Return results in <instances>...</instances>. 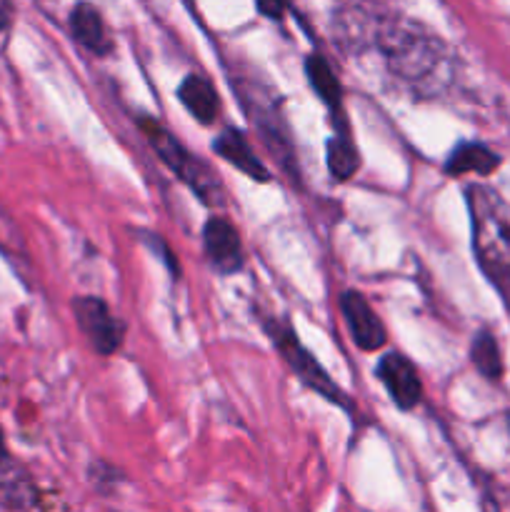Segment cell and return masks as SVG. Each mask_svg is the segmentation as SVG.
<instances>
[{
    "label": "cell",
    "mask_w": 510,
    "mask_h": 512,
    "mask_svg": "<svg viewBox=\"0 0 510 512\" xmlns=\"http://www.w3.org/2000/svg\"><path fill=\"white\" fill-rule=\"evenodd\" d=\"M375 375H378L380 383L385 385V390H388L390 398H393V403L400 410H413L420 403V398H423V383H420L418 370H415V365L405 355H383L378 360Z\"/></svg>",
    "instance_id": "cell-6"
},
{
    "label": "cell",
    "mask_w": 510,
    "mask_h": 512,
    "mask_svg": "<svg viewBox=\"0 0 510 512\" xmlns=\"http://www.w3.org/2000/svg\"><path fill=\"white\" fill-rule=\"evenodd\" d=\"M358 165V153L345 135L328 140V170L335 180H350Z\"/></svg>",
    "instance_id": "cell-15"
},
{
    "label": "cell",
    "mask_w": 510,
    "mask_h": 512,
    "mask_svg": "<svg viewBox=\"0 0 510 512\" xmlns=\"http://www.w3.org/2000/svg\"><path fill=\"white\" fill-rule=\"evenodd\" d=\"M473 250L483 273L510 293V210L493 190L473 185L468 188Z\"/></svg>",
    "instance_id": "cell-1"
},
{
    "label": "cell",
    "mask_w": 510,
    "mask_h": 512,
    "mask_svg": "<svg viewBox=\"0 0 510 512\" xmlns=\"http://www.w3.org/2000/svg\"><path fill=\"white\" fill-rule=\"evenodd\" d=\"M0 500L10 508H30L35 505V490L28 475L8 453L3 433H0Z\"/></svg>",
    "instance_id": "cell-10"
},
{
    "label": "cell",
    "mask_w": 510,
    "mask_h": 512,
    "mask_svg": "<svg viewBox=\"0 0 510 512\" xmlns=\"http://www.w3.org/2000/svg\"><path fill=\"white\" fill-rule=\"evenodd\" d=\"M70 33L85 50L95 55H108L113 50V40L105 28L103 15L90 3L75 5L73 13H70Z\"/></svg>",
    "instance_id": "cell-8"
},
{
    "label": "cell",
    "mask_w": 510,
    "mask_h": 512,
    "mask_svg": "<svg viewBox=\"0 0 510 512\" xmlns=\"http://www.w3.org/2000/svg\"><path fill=\"white\" fill-rule=\"evenodd\" d=\"M180 103L188 108V113L203 125H210L220 113V98L208 78L203 75H188L178 88Z\"/></svg>",
    "instance_id": "cell-11"
},
{
    "label": "cell",
    "mask_w": 510,
    "mask_h": 512,
    "mask_svg": "<svg viewBox=\"0 0 510 512\" xmlns=\"http://www.w3.org/2000/svg\"><path fill=\"white\" fill-rule=\"evenodd\" d=\"M13 3L10 0H0V33H5V30L10 28V23H13Z\"/></svg>",
    "instance_id": "cell-18"
},
{
    "label": "cell",
    "mask_w": 510,
    "mask_h": 512,
    "mask_svg": "<svg viewBox=\"0 0 510 512\" xmlns=\"http://www.w3.org/2000/svg\"><path fill=\"white\" fill-rule=\"evenodd\" d=\"M508 428H510V413H508Z\"/></svg>",
    "instance_id": "cell-19"
},
{
    "label": "cell",
    "mask_w": 510,
    "mask_h": 512,
    "mask_svg": "<svg viewBox=\"0 0 510 512\" xmlns=\"http://www.w3.org/2000/svg\"><path fill=\"white\" fill-rule=\"evenodd\" d=\"M255 3H258V10L265 18L280 20L285 15V0H255Z\"/></svg>",
    "instance_id": "cell-17"
},
{
    "label": "cell",
    "mask_w": 510,
    "mask_h": 512,
    "mask_svg": "<svg viewBox=\"0 0 510 512\" xmlns=\"http://www.w3.org/2000/svg\"><path fill=\"white\" fill-rule=\"evenodd\" d=\"M213 148H215V153L220 155V158L228 160L230 165H235V168H238L240 173L248 175V178L260 180V183L270 180L268 168L260 163L258 155H255L253 148H250L248 138H245L240 130H233V128L223 130V133L215 138Z\"/></svg>",
    "instance_id": "cell-9"
},
{
    "label": "cell",
    "mask_w": 510,
    "mask_h": 512,
    "mask_svg": "<svg viewBox=\"0 0 510 512\" xmlns=\"http://www.w3.org/2000/svg\"><path fill=\"white\" fill-rule=\"evenodd\" d=\"M265 330H268L270 340L278 345L280 355L285 358V363L293 368V373L303 380L308 388H313L315 393L323 395V398L333 400V403H343V395H340V388L333 383V380L325 375L323 365L308 353V350L300 345V340L295 338V333L290 330L288 323H280V320H268L265 323Z\"/></svg>",
    "instance_id": "cell-3"
},
{
    "label": "cell",
    "mask_w": 510,
    "mask_h": 512,
    "mask_svg": "<svg viewBox=\"0 0 510 512\" xmlns=\"http://www.w3.org/2000/svg\"><path fill=\"white\" fill-rule=\"evenodd\" d=\"M500 165V155L493 153L488 145L483 143H460L458 148L450 153L445 160V173L448 175H463V173H478L488 175Z\"/></svg>",
    "instance_id": "cell-12"
},
{
    "label": "cell",
    "mask_w": 510,
    "mask_h": 512,
    "mask_svg": "<svg viewBox=\"0 0 510 512\" xmlns=\"http://www.w3.org/2000/svg\"><path fill=\"white\" fill-rule=\"evenodd\" d=\"M73 310H75V320H78L80 330H83L85 338L90 340L95 353L113 355L115 350L123 345V338H125L123 320L115 318L103 300L83 295V298L73 300Z\"/></svg>",
    "instance_id": "cell-4"
},
{
    "label": "cell",
    "mask_w": 510,
    "mask_h": 512,
    "mask_svg": "<svg viewBox=\"0 0 510 512\" xmlns=\"http://www.w3.org/2000/svg\"><path fill=\"white\" fill-rule=\"evenodd\" d=\"M203 245L210 265L220 275L238 273L243 268V245H240L238 230H235V225L228 218L215 215V218L205 223Z\"/></svg>",
    "instance_id": "cell-7"
},
{
    "label": "cell",
    "mask_w": 510,
    "mask_h": 512,
    "mask_svg": "<svg viewBox=\"0 0 510 512\" xmlns=\"http://www.w3.org/2000/svg\"><path fill=\"white\" fill-rule=\"evenodd\" d=\"M305 75H308L310 85L318 93V98L323 100L330 108H340V98H343V90H340L338 78H335L333 68H330L328 60L323 55L313 53L305 60Z\"/></svg>",
    "instance_id": "cell-13"
},
{
    "label": "cell",
    "mask_w": 510,
    "mask_h": 512,
    "mask_svg": "<svg viewBox=\"0 0 510 512\" xmlns=\"http://www.w3.org/2000/svg\"><path fill=\"white\" fill-rule=\"evenodd\" d=\"M340 310H343V318L348 323L350 335H353V343L358 345L365 353H375V350L383 348L388 343V333H385L383 320L375 315V310L370 308V303L365 300L363 293L358 290H345L340 295Z\"/></svg>",
    "instance_id": "cell-5"
},
{
    "label": "cell",
    "mask_w": 510,
    "mask_h": 512,
    "mask_svg": "<svg viewBox=\"0 0 510 512\" xmlns=\"http://www.w3.org/2000/svg\"><path fill=\"white\" fill-rule=\"evenodd\" d=\"M0 255L10 260L15 270H20V275H28L30 270V258L28 248H25V240L20 235L18 225L13 223V218L8 215V210L0 205Z\"/></svg>",
    "instance_id": "cell-14"
},
{
    "label": "cell",
    "mask_w": 510,
    "mask_h": 512,
    "mask_svg": "<svg viewBox=\"0 0 510 512\" xmlns=\"http://www.w3.org/2000/svg\"><path fill=\"white\" fill-rule=\"evenodd\" d=\"M473 363L488 380H498L503 375V358H500L498 343L490 333H480L473 340Z\"/></svg>",
    "instance_id": "cell-16"
},
{
    "label": "cell",
    "mask_w": 510,
    "mask_h": 512,
    "mask_svg": "<svg viewBox=\"0 0 510 512\" xmlns=\"http://www.w3.org/2000/svg\"><path fill=\"white\" fill-rule=\"evenodd\" d=\"M140 128H143L145 138L153 145V150L158 153V158L203 200L210 208H220L225 203V190L220 183L218 175L210 170V165L205 160L193 158L168 130L163 128L155 120H140Z\"/></svg>",
    "instance_id": "cell-2"
}]
</instances>
